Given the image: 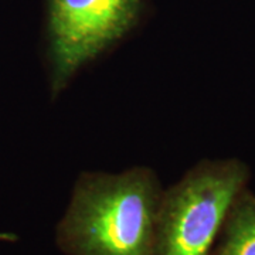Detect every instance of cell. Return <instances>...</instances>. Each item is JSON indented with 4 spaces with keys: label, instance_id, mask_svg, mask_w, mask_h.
<instances>
[{
    "label": "cell",
    "instance_id": "4",
    "mask_svg": "<svg viewBox=\"0 0 255 255\" xmlns=\"http://www.w3.org/2000/svg\"><path fill=\"white\" fill-rule=\"evenodd\" d=\"M211 255H255V194L247 189L231 206Z\"/></svg>",
    "mask_w": 255,
    "mask_h": 255
},
{
    "label": "cell",
    "instance_id": "2",
    "mask_svg": "<svg viewBox=\"0 0 255 255\" xmlns=\"http://www.w3.org/2000/svg\"><path fill=\"white\" fill-rule=\"evenodd\" d=\"M240 160H204L163 191L155 255H211L228 213L246 189Z\"/></svg>",
    "mask_w": 255,
    "mask_h": 255
},
{
    "label": "cell",
    "instance_id": "1",
    "mask_svg": "<svg viewBox=\"0 0 255 255\" xmlns=\"http://www.w3.org/2000/svg\"><path fill=\"white\" fill-rule=\"evenodd\" d=\"M163 191L143 166L122 173H82L57 227L67 255H155Z\"/></svg>",
    "mask_w": 255,
    "mask_h": 255
},
{
    "label": "cell",
    "instance_id": "3",
    "mask_svg": "<svg viewBox=\"0 0 255 255\" xmlns=\"http://www.w3.org/2000/svg\"><path fill=\"white\" fill-rule=\"evenodd\" d=\"M145 0H46V57L57 97L84 67L129 36Z\"/></svg>",
    "mask_w": 255,
    "mask_h": 255
}]
</instances>
